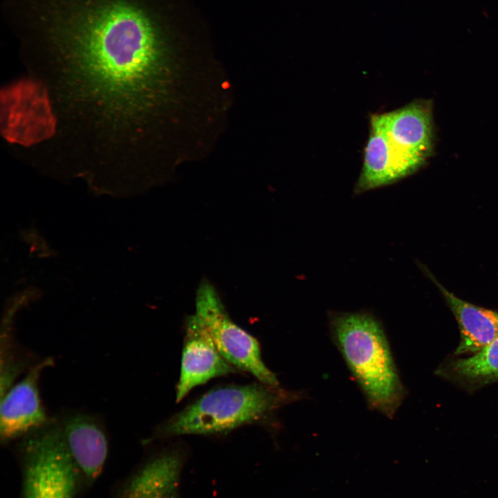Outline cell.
<instances>
[{
	"instance_id": "52a82bcc",
	"label": "cell",
	"mask_w": 498,
	"mask_h": 498,
	"mask_svg": "<svg viewBox=\"0 0 498 498\" xmlns=\"http://www.w3.org/2000/svg\"><path fill=\"white\" fill-rule=\"evenodd\" d=\"M397 161L412 174L432 154L433 126L432 106L417 100L397 110L374 115Z\"/></svg>"
},
{
	"instance_id": "5b68a950",
	"label": "cell",
	"mask_w": 498,
	"mask_h": 498,
	"mask_svg": "<svg viewBox=\"0 0 498 498\" xmlns=\"http://www.w3.org/2000/svg\"><path fill=\"white\" fill-rule=\"evenodd\" d=\"M194 315L230 364L260 382L279 386L276 375L263 361L259 342L230 318L216 288L205 279L197 289Z\"/></svg>"
},
{
	"instance_id": "8fae6325",
	"label": "cell",
	"mask_w": 498,
	"mask_h": 498,
	"mask_svg": "<svg viewBox=\"0 0 498 498\" xmlns=\"http://www.w3.org/2000/svg\"><path fill=\"white\" fill-rule=\"evenodd\" d=\"M437 285L458 323L460 340L455 356L474 354L498 338V311L464 301Z\"/></svg>"
},
{
	"instance_id": "4fadbf2b",
	"label": "cell",
	"mask_w": 498,
	"mask_h": 498,
	"mask_svg": "<svg viewBox=\"0 0 498 498\" xmlns=\"http://www.w3.org/2000/svg\"><path fill=\"white\" fill-rule=\"evenodd\" d=\"M439 371L470 389L497 382L498 338L474 354L448 360Z\"/></svg>"
},
{
	"instance_id": "ba28073f",
	"label": "cell",
	"mask_w": 498,
	"mask_h": 498,
	"mask_svg": "<svg viewBox=\"0 0 498 498\" xmlns=\"http://www.w3.org/2000/svg\"><path fill=\"white\" fill-rule=\"evenodd\" d=\"M46 358L32 365L24 376L1 396L0 437L2 442L24 437L46 425L50 418L42 403L39 381Z\"/></svg>"
},
{
	"instance_id": "6da1fadb",
	"label": "cell",
	"mask_w": 498,
	"mask_h": 498,
	"mask_svg": "<svg viewBox=\"0 0 498 498\" xmlns=\"http://www.w3.org/2000/svg\"><path fill=\"white\" fill-rule=\"evenodd\" d=\"M69 71L106 113L127 119L141 106L154 74L157 43L148 19L125 2L92 10L75 28Z\"/></svg>"
},
{
	"instance_id": "277c9868",
	"label": "cell",
	"mask_w": 498,
	"mask_h": 498,
	"mask_svg": "<svg viewBox=\"0 0 498 498\" xmlns=\"http://www.w3.org/2000/svg\"><path fill=\"white\" fill-rule=\"evenodd\" d=\"M20 450L21 498H75L83 478L57 419L24 436Z\"/></svg>"
},
{
	"instance_id": "7a4b0ae2",
	"label": "cell",
	"mask_w": 498,
	"mask_h": 498,
	"mask_svg": "<svg viewBox=\"0 0 498 498\" xmlns=\"http://www.w3.org/2000/svg\"><path fill=\"white\" fill-rule=\"evenodd\" d=\"M330 329L369 407L392 418L405 392L380 322L367 313H336Z\"/></svg>"
},
{
	"instance_id": "3957f363",
	"label": "cell",
	"mask_w": 498,
	"mask_h": 498,
	"mask_svg": "<svg viewBox=\"0 0 498 498\" xmlns=\"http://www.w3.org/2000/svg\"><path fill=\"white\" fill-rule=\"evenodd\" d=\"M299 398L296 393L262 382L214 389L163 423L161 437L214 434L267 418Z\"/></svg>"
},
{
	"instance_id": "8992f818",
	"label": "cell",
	"mask_w": 498,
	"mask_h": 498,
	"mask_svg": "<svg viewBox=\"0 0 498 498\" xmlns=\"http://www.w3.org/2000/svg\"><path fill=\"white\" fill-rule=\"evenodd\" d=\"M56 120L48 93L33 80H21L0 93V129L10 143L30 146L50 138Z\"/></svg>"
},
{
	"instance_id": "9c48e42d",
	"label": "cell",
	"mask_w": 498,
	"mask_h": 498,
	"mask_svg": "<svg viewBox=\"0 0 498 498\" xmlns=\"http://www.w3.org/2000/svg\"><path fill=\"white\" fill-rule=\"evenodd\" d=\"M237 369L221 354L207 330L193 314L186 322L181 372L176 400L180 402L194 387Z\"/></svg>"
},
{
	"instance_id": "30bf717a",
	"label": "cell",
	"mask_w": 498,
	"mask_h": 498,
	"mask_svg": "<svg viewBox=\"0 0 498 498\" xmlns=\"http://www.w3.org/2000/svg\"><path fill=\"white\" fill-rule=\"evenodd\" d=\"M70 455L84 481L91 483L100 475L108 455V440L104 427L93 415L72 413L57 419Z\"/></svg>"
},
{
	"instance_id": "7c38bea8",
	"label": "cell",
	"mask_w": 498,
	"mask_h": 498,
	"mask_svg": "<svg viewBox=\"0 0 498 498\" xmlns=\"http://www.w3.org/2000/svg\"><path fill=\"white\" fill-rule=\"evenodd\" d=\"M181 466L176 452L154 456L131 477L119 498H178Z\"/></svg>"
}]
</instances>
